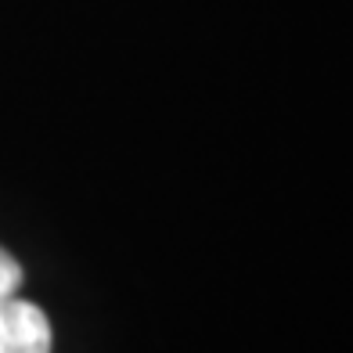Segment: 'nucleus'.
<instances>
[{
  "instance_id": "nucleus-1",
  "label": "nucleus",
  "mask_w": 353,
  "mask_h": 353,
  "mask_svg": "<svg viewBox=\"0 0 353 353\" xmlns=\"http://www.w3.org/2000/svg\"><path fill=\"white\" fill-rule=\"evenodd\" d=\"M0 353H51V325L26 299H0Z\"/></svg>"
},
{
  "instance_id": "nucleus-2",
  "label": "nucleus",
  "mask_w": 353,
  "mask_h": 353,
  "mask_svg": "<svg viewBox=\"0 0 353 353\" xmlns=\"http://www.w3.org/2000/svg\"><path fill=\"white\" fill-rule=\"evenodd\" d=\"M19 285H22V267L11 260V256L0 249V299H8L19 292Z\"/></svg>"
}]
</instances>
